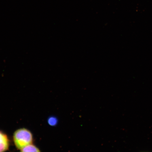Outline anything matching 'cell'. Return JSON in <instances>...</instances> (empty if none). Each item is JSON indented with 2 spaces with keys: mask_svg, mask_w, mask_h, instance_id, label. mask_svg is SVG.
Wrapping results in <instances>:
<instances>
[{
  "mask_svg": "<svg viewBox=\"0 0 152 152\" xmlns=\"http://www.w3.org/2000/svg\"><path fill=\"white\" fill-rule=\"evenodd\" d=\"M13 140L17 149L21 150L26 146L33 144V134L27 129H19L14 132Z\"/></svg>",
  "mask_w": 152,
  "mask_h": 152,
  "instance_id": "6da1fadb",
  "label": "cell"
},
{
  "mask_svg": "<svg viewBox=\"0 0 152 152\" xmlns=\"http://www.w3.org/2000/svg\"><path fill=\"white\" fill-rule=\"evenodd\" d=\"M10 141L7 135L0 131V152H4L9 149Z\"/></svg>",
  "mask_w": 152,
  "mask_h": 152,
  "instance_id": "7a4b0ae2",
  "label": "cell"
},
{
  "mask_svg": "<svg viewBox=\"0 0 152 152\" xmlns=\"http://www.w3.org/2000/svg\"><path fill=\"white\" fill-rule=\"evenodd\" d=\"M22 152H39V150L33 144H29L20 150Z\"/></svg>",
  "mask_w": 152,
  "mask_h": 152,
  "instance_id": "3957f363",
  "label": "cell"
},
{
  "mask_svg": "<svg viewBox=\"0 0 152 152\" xmlns=\"http://www.w3.org/2000/svg\"><path fill=\"white\" fill-rule=\"evenodd\" d=\"M58 122V119L54 116H50L48 119V123L49 125L52 126H56Z\"/></svg>",
  "mask_w": 152,
  "mask_h": 152,
  "instance_id": "277c9868",
  "label": "cell"
}]
</instances>
